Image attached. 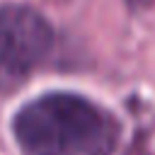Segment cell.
Segmentation results:
<instances>
[{
	"label": "cell",
	"mask_w": 155,
	"mask_h": 155,
	"mask_svg": "<svg viewBox=\"0 0 155 155\" xmlns=\"http://www.w3.org/2000/svg\"><path fill=\"white\" fill-rule=\"evenodd\" d=\"M56 46L51 19L27 2L0 5V87L27 80Z\"/></svg>",
	"instance_id": "cell-2"
},
{
	"label": "cell",
	"mask_w": 155,
	"mask_h": 155,
	"mask_svg": "<svg viewBox=\"0 0 155 155\" xmlns=\"http://www.w3.org/2000/svg\"><path fill=\"white\" fill-rule=\"evenodd\" d=\"M10 133L27 155H114L121 121L82 92L46 90L15 109Z\"/></svg>",
	"instance_id": "cell-1"
}]
</instances>
